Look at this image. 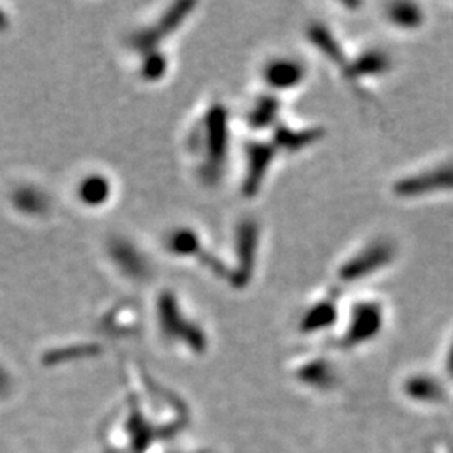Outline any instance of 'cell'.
Wrapping results in <instances>:
<instances>
[{
	"mask_svg": "<svg viewBox=\"0 0 453 453\" xmlns=\"http://www.w3.org/2000/svg\"><path fill=\"white\" fill-rule=\"evenodd\" d=\"M101 453H108V452H104V450H103V452H101Z\"/></svg>",
	"mask_w": 453,
	"mask_h": 453,
	"instance_id": "14",
	"label": "cell"
},
{
	"mask_svg": "<svg viewBox=\"0 0 453 453\" xmlns=\"http://www.w3.org/2000/svg\"><path fill=\"white\" fill-rule=\"evenodd\" d=\"M342 292L336 286H327L319 294L311 296L299 312L297 331L314 336L338 327L344 308Z\"/></svg>",
	"mask_w": 453,
	"mask_h": 453,
	"instance_id": "10",
	"label": "cell"
},
{
	"mask_svg": "<svg viewBox=\"0 0 453 453\" xmlns=\"http://www.w3.org/2000/svg\"><path fill=\"white\" fill-rule=\"evenodd\" d=\"M452 192L453 162L425 163L389 183V194L402 202H425Z\"/></svg>",
	"mask_w": 453,
	"mask_h": 453,
	"instance_id": "6",
	"label": "cell"
},
{
	"mask_svg": "<svg viewBox=\"0 0 453 453\" xmlns=\"http://www.w3.org/2000/svg\"><path fill=\"white\" fill-rule=\"evenodd\" d=\"M381 17L389 29L400 34H417L426 26L428 16L421 4L396 0L383 5Z\"/></svg>",
	"mask_w": 453,
	"mask_h": 453,
	"instance_id": "13",
	"label": "cell"
},
{
	"mask_svg": "<svg viewBox=\"0 0 453 453\" xmlns=\"http://www.w3.org/2000/svg\"><path fill=\"white\" fill-rule=\"evenodd\" d=\"M388 319V309L376 296H361L344 303L340 321L338 342L344 348H357L376 340Z\"/></svg>",
	"mask_w": 453,
	"mask_h": 453,
	"instance_id": "4",
	"label": "cell"
},
{
	"mask_svg": "<svg viewBox=\"0 0 453 453\" xmlns=\"http://www.w3.org/2000/svg\"><path fill=\"white\" fill-rule=\"evenodd\" d=\"M395 69V59L387 49L365 46L349 50V61L344 84L361 101L370 99L372 82L383 81Z\"/></svg>",
	"mask_w": 453,
	"mask_h": 453,
	"instance_id": "7",
	"label": "cell"
},
{
	"mask_svg": "<svg viewBox=\"0 0 453 453\" xmlns=\"http://www.w3.org/2000/svg\"><path fill=\"white\" fill-rule=\"evenodd\" d=\"M262 252V226L256 217H242L232 235V250L226 262L228 282L226 286L234 291H245L259 271Z\"/></svg>",
	"mask_w": 453,
	"mask_h": 453,
	"instance_id": "3",
	"label": "cell"
},
{
	"mask_svg": "<svg viewBox=\"0 0 453 453\" xmlns=\"http://www.w3.org/2000/svg\"><path fill=\"white\" fill-rule=\"evenodd\" d=\"M284 118V97L262 91L252 97L247 111L243 114V123L252 136H264L274 128Z\"/></svg>",
	"mask_w": 453,
	"mask_h": 453,
	"instance_id": "12",
	"label": "cell"
},
{
	"mask_svg": "<svg viewBox=\"0 0 453 453\" xmlns=\"http://www.w3.org/2000/svg\"><path fill=\"white\" fill-rule=\"evenodd\" d=\"M157 321L163 338L185 351L202 353L207 348V333L202 323L181 304L175 292H163L157 303Z\"/></svg>",
	"mask_w": 453,
	"mask_h": 453,
	"instance_id": "5",
	"label": "cell"
},
{
	"mask_svg": "<svg viewBox=\"0 0 453 453\" xmlns=\"http://www.w3.org/2000/svg\"><path fill=\"white\" fill-rule=\"evenodd\" d=\"M267 136L273 145L279 150L280 157L288 155H301L311 150L312 146L321 143L326 136V130L321 125L316 123H304V121H289L282 118Z\"/></svg>",
	"mask_w": 453,
	"mask_h": 453,
	"instance_id": "11",
	"label": "cell"
},
{
	"mask_svg": "<svg viewBox=\"0 0 453 453\" xmlns=\"http://www.w3.org/2000/svg\"><path fill=\"white\" fill-rule=\"evenodd\" d=\"M279 160L280 153L267 136H252L245 142L239 177V192L243 198L252 200L262 194Z\"/></svg>",
	"mask_w": 453,
	"mask_h": 453,
	"instance_id": "8",
	"label": "cell"
},
{
	"mask_svg": "<svg viewBox=\"0 0 453 453\" xmlns=\"http://www.w3.org/2000/svg\"><path fill=\"white\" fill-rule=\"evenodd\" d=\"M308 63L289 52H277L267 56L259 69V80L264 91L284 97L301 89L309 80Z\"/></svg>",
	"mask_w": 453,
	"mask_h": 453,
	"instance_id": "9",
	"label": "cell"
},
{
	"mask_svg": "<svg viewBox=\"0 0 453 453\" xmlns=\"http://www.w3.org/2000/svg\"><path fill=\"white\" fill-rule=\"evenodd\" d=\"M398 243L389 239L388 235H372L340 260L334 271L333 286L344 291L368 282L387 273L398 259Z\"/></svg>",
	"mask_w": 453,
	"mask_h": 453,
	"instance_id": "2",
	"label": "cell"
},
{
	"mask_svg": "<svg viewBox=\"0 0 453 453\" xmlns=\"http://www.w3.org/2000/svg\"><path fill=\"white\" fill-rule=\"evenodd\" d=\"M232 110L222 97H211L195 114L185 133L183 150L196 181L217 188L226 180L232 158Z\"/></svg>",
	"mask_w": 453,
	"mask_h": 453,
	"instance_id": "1",
	"label": "cell"
}]
</instances>
